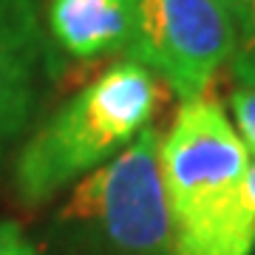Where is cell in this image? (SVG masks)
I'll use <instances>...</instances> for the list:
<instances>
[{
    "label": "cell",
    "mask_w": 255,
    "mask_h": 255,
    "mask_svg": "<svg viewBox=\"0 0 255 255\" xmlns=\"http://www.w3.org/2000/svg\"><path fill=\"white\" fill-rule=\"evenodd\" d=\"M250 150L216 97L182 102L159 142L179 255H250L255 216L244 201Z\"/></svg>",
    "instance_id": "obj_1"
},
{
    "label": "cell",
    "mask_w": 255,
    "mask_h": 255,
    "mask_svg": "<svg viewBox=\"0 0 255 255\" xmlns=\"http://www.w3.org/2000/svg\"><path fill=\"white\" fill-rule=\"evenodd\" d=\"M159 97V80L130 57L102 71L23 142L11 170L17 199L37 207L111 162L150 128Z\"/></svg>",
    "instance_id": "obj_2"
},
{
    "label": "cell",
    "mask_w": 255,
    "mask_h": 255,
    "mask_svg": "<svg viewBox=\"0 0 255 255\" xmlns=\"http://www.w3.org/2000/svg\"><path fill=\"white\" fill-rule=\"evenodd\" d=\"M159 130L145 128L111 162L71 184L57 230L80 255H179L159 164Z\"/></svg>",
    "instance_id": "obj_3"
},
{
    "label": "cell",
    "mask_w": 255,
    "mask_h": 255,
    "mask_svg": "<svg viewBox=\"0 0 255 255\" xmlns=\"http://www.w3.org/2000/svg\"><path fill=\"white\" fill-rule=\"evenodd\" d=\"M236 40V20L216 0H139L125 57L190 102L204 97L216 74L230 65Z\"/></svg>",
    "instance_id": "obj_4"
},
{
    "label": "cell",
    "mask_w": 255,
    "mask_h": 255,
    "mask_svg": "<svg viewBox=\"0 0 255 255\" xmlns=\"http://www.w3.org/2000/svg\"><path fill=\"white\" fill-rule=\"evenodd\" d=\"M51 68L37 0H0V159L28 128Z\"/></svg>",
    "instance_id": "obj_5"
},
{
    "label": "cell",
    "mask_w": 255,
    "mask_h": 255,
    "mask_svg": "<svg viewBox=\"0 0 255 255\" xmlns=\"http://www.w3.org/2000/svg\"><path fill=\"white\" fill-rule=\"evenodd\" d=\"M139 0H48L43 26L48 43L74 60L125 51L133 40Z\"/></svg>",
    "instance_id": "obj_6"
},
{
    "label": "cell",
    "mask_w": 255,
    "mask_h": 255,
    "mask_svg": "<svg viewBox=\"0 0 255 255\" xmlns=\"http://www.w3.org/2000/svg\"><path fill=\"white\" fill-rule=\"evenodd\" d=\"M230 68L236 74L238 85H255V0H250L244 17L238 23V40Z\"/></svg>",
    "instance_id": "obj_7"
},
{
    "label": "cell",
    "mask_w": 255,
    "mask_h": 255,
    "mask_svg": "<svg viewBox=\"0 0 255 255\" xmlns=\"http://www.w3.org/2000/svg\"><path fill=\"white\" fill-rule=\"evenodd\" d=\"M230 111L241 142L250 156H255V85H238V91L230 97Z\"/></svg>",
    "instance_id": "obj_8"
},
{
    "label": "cell",
    "mask_w": 255,
    "mask_h": 255,
    "mask_svg": "<svg viewBox=\"0 0 255 255\" xmlns=\"http://www.w3.org/2000/svg\"><path fill=\"white\" fill-rule=\"evenodd\" d=\"M0 255H40L17 221L0 219Z\"/></svg>",
    "instance_id": "obj_9"
},
{
    "label": "cell",
    "mask_w": 255,
    "mask_h": 255,
    "mask_svg": "<svg viewBox=\"0 0 255 255\" xmlns=\"http://www.w3.org/2000/svg\"><path fill=\"white\" fill-rule=\"evenodd\" d=\"M244 201H247V210L255 216V156L250 159V167H247V176H244Z\"/></svg>",
    "instance_id": "obj_10"
},
{
    "label": "cell",
    "mask_w": 255,
    "mask_h": 255,
    "mask_svg": "<svg viewBox=\"0 0 255 255\" xmlns=\"http://www.w3.org/2000/svg\"><path fill=\"white\" fill-rule=\"evenodd\" d=\"M219 6H224V9L230 11V17L236 20V26L241 23V17H244L247 6H250V0H216Z\"/></svg>",
    "instance_id": "obj_11"
}]
</instances>
